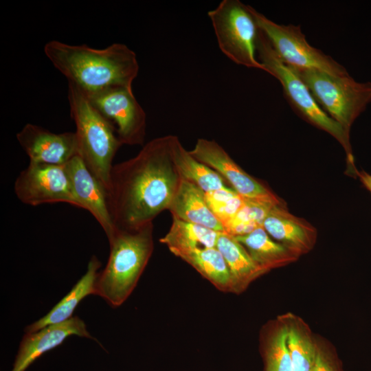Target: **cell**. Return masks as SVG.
Wrapping results in <instances>:
<instances>
[{"instance_id":"cell-12","label":"cell","mask_w":371,"mask_h":371,"mask_svg":"<svg viewBox=\"0 0 371 371\" xmlns=\"http://www.w3.org/2000/svg\"><path fill=\"white\" fill-rule=\"evenodd\" d=\"M16 139L30 163L65 166L79 155L75 132L55 133L29 123L17 133Z\"/></svg>"},{"instance_id":"cell-20","label":"cell","mask_w":371,"mask_h":371,"mask_svg":"<svg viewBox=\"0 0 371 371\" xmlns=\"http://www.w3.org/2000/svg\"><path fill=\"white\" fill-rule=\"evenodd\" d=\"M169 250L194 267L219 291L232 292L228 267L221 253L216 247Z\"/></svg>"},{"instance_id":"cell-17","label":"cell","mask_w":371,"mask_h":371,"mask_svg":"<svg viewBox=\"0 0 371 371\" xmlns=\"http://www.w3.org/2000/svg\"><path fill=\"white\" fill-rule=\"evenodd\" d=\"M168 210L173 218L225 233L222 223L212 212L205 200V192L185 179H181Z\"/></svg>"},{"instance_id":"cell-2","label":"cell","mask_w":371,"mask_h":371,"mask_svg":"<svg viewBox=\"0 0 371 371\" xmlns=\"http://www.w3.org/2000/svg\"><path fill=\"white\" fill-rule=\"evenodd\" d=\"M44 53L68 83L87 96L113 87L132 89L139 69L135 52L119 43L95 49L52 40Z\"/></svg>"},{"instance_id":"cell-8","label":"cell","mask_w":371,"mask_h":371,"mask_svg":"<svg viewBox=\"0 0 371 371\" xmlns=\"http://www.w3.org/2000/svg\"><path fill=\"white\" fill-rule=\"evenodd\" d=\"M260 30L269 40L280 59L287 65L314 69L335 76H348L346 69L331 56L311 45L300 25L278 24L252 7Z\"/></svg>"},{"instance_id":"cell-28","label":"cell","mask_w":371,"mask_h":371,"mask_svg":"<svg viewBox=\"0 0 371 371\" xmlns=\"http://www.w3.org/2000/svg\"><path fill=\"white\" fill-rule=\"evenodd\" d=\"M356 175L359 177L362 185L371 193V174L363 170H357Z\"/></svg>"},{"instance_id":"cell-26","label":"cell","mask_w":371,"mask_h":371,"mask_svg":"<svg viewBox=\"0 0 371 371\" xmlns=\"http://www.w3.org/2000/svg\"><path fill=\"white\" fill-rule=\"evenodd\" d=\"M205 197L223 226L238 212L244 201V198L232 188L205 193Z\"/></svg>"},{"instance_id":"cell-15","label":"cell","mask_w":371,"mask_h":371,"mask_svg":"<svg viewBox=\"0 0 371 371\" xmlns=\"http://www.w3.org/2000/svg\"><path fill=\"white\" fill-rule=\"evenodd\" d=\"M262 227L275 241L297 257L311 251L316 243V229L290 213L282 203L276 204L271 209Z\"/></svg>"},{"instance_id":"cell-7","label":"cell","mask_w":371,"mask_h":371,"mask_svg":"<svg viewBox=\"0 0 371 371\" xmlns=\"http://www.w3.org/2000/svg\"><path fill=\"white\" fill-rule=\"evenodd\" d=\"M207 16L223 54L237 65L265 71L257 58L260 28L251 6L239 0H223Z\"/></svg>"},{"instance_id":"cell-13","label":"cell","mask_w":371,"mask_h":371,"mask_svg":"<svg viewBox=\"0 0 371 371\" xmlns=\"http://www.w3.org/2000/svg\"><path fill=\"white\" fill-rule=\"evenodd\" d=\"M65 166L79 208L88 211L110 239L116 228L109 212L106 190L79 155Z\"/></svg>"},{"instance_id":"cell-16","label":"cell","mask_w":371,"mask_h":371,"mask_svg":"<svg viewBox=\"0 0 371 371\" xmlns=\"http://www.w3.org/2000/svg\"><path fill=\"white\" fill-rule=\"evenodd\" d=\"M100 267L101 263L98 258L93 256L88 263L86 273L70 291L45 316L27 326L24 329L25 333H33L48 325L63 322L72 317L74 310L85 297L89 295H96Z\"/></svg>"},{"instance_id":"cell-14","label":"cell","mask_w":371,"mask_h":371,"mask_svg":"<svg viewBox=\"0 0 371 371\" xmlns=\"http://www.w3.org/2000/svg\"><path fill=\"white\" fill-rule=\"evenodd\" d=\"M71 335L93 338L85 323L78 317L50 324L33 333H25L19 347L11 371H25L39 357L60 345Z\"/></svg>"},{"instance_id":"cell-22","label":"cell","mask_w":371,"mask_h":371,"mask_svg":"<svg viewBox=\"0 0 371 371\" xmlns=\"http://www.w3.org/2000/svg\"><path fill=\"white\" fill-rule=\"evenodd\" d=\"M172 158L181 178L194 184L205 193L229 188L216 171L194 158L177 136L172 145Z\"/></svg>"},{"instance_id":"cell-23","label":"cell","mask_w":371,"mask_h":371,"mask_svg":"<svg viewBox=\"0 0 371 371\" xmlns=\"http://www.w3.org/2000/svg\"><path fill=\"white\" fill-rule=\"evenodd\" d=\"M219 233L205 226L172 217L167 234L159 241L170 249L216 247Z\"/></svg>"},{"instance_id":"cell-25","label":"cell","mask_w":371,"mask_h":371,"mask_svg":"<svg viewBox=\"0 0 371 371\" xmlns=\"http://www.w3.org/2000/svg\"><path fill=\"white\" fill-rule=\"evenodd\" d=\"M279 203L282 202L244 198L243 203L238 212L223 225L225 233L235 237L253 232L262 226L271 209Z\"/></svg>"},{"instance_id":"cell-3","label":"cell","mask_w":371,"mask_h":371,"mask_svg":"<svg viewBox=\"0 0 371 371\" xmlns=\"http://www.w3.org/2000/svg\"><path fill=\"white\" fill-rule=\"evenodd\" d=\"M110 254L99 272L96 295L111 306L122 305L135 288L153 251V224L131 230L115 229Z\"/></svg>"},{"instance_id":"cell-9","label":"cell","mask_w":371,"mask_h":371,"mask_svg":"<svg viewBox=\"0 0 371 371\" xmlns=\"http://www.w3.org/2000/svg\"><path fill=\"white\" fill-rule=\"evenodd\" d=\"M14 191L26 205L65 203L79 207L65 166L30 162L16 177Z\"/></svg>"},{"instance_id":"cell-10","label":"cell","mask_w":371,"mask_h":371,"mask_svg":"<svg viewBox=\"0 0 371 371\" xmlns=\"http://www.w3.org/2000/svg\"><path fill=\"white\" fill-rule=\"evenodd\" d=\"M86 96L113 125L122 145L144 144L146 114L133 95L132 89L113 87Z\"/></svg>"},{"instance_id":"cell-11","label":"cell","mask_w":371,"mask_h":371,"mask_svg":"<svg viewBox=\"0 0 371 371\" xmlns=\"http://www.w3.org/2000/svg\"><path fill=\"white\" fill-rule=\"evenodd\" d=\"M189 152L216 171L243 198L280 201L265 185L243 170L216 141L199 138Z\"/></svg>"},{"instance_id":"cell-27","label":"cell","mask_w":371,"mask_h":371,"mask_svg":"<svg viewBox=\"0 0 371 371\" xmlns=\"http://www.w3.org/2000/svg\"><path fill=\"white\" fill-rule=\"evenodd\" d=\"M312 371H341L334 355L325 346L317 343V351Z\"/></svg>"},{"instance_id":"cell-4","label":"cell","mask_w":371,"mask_h":371,"mask_svg":"<svg viewBox=\"0 0 371 371\" xmlns=\"http://www.w3.org/2000/svg\"><path fill=\"white\" fill-rule=\"evenodd\" d=\"M67 99L70 115L76 125L79 156L107 192L113 161L122 144L113 125L70 83Z\"/></svg>"},{"instance_id":"cell-1","label":"cell","mask_w":371,"mask_h":371,"mask_svg":"<svg viewBox=\"0 0 371 371\" xmlns=\"http://www.w3.org/2000/svg\"><path fill=\"white\" fill-rule=\"evenodd\" d=\"M175 137L154 138L133 157L113 165L107 198L115 228L139 229L168 210L181 180L172 158Z\"/></svg>"},{"instance_id":"cell-24","label":"cell","mask_w":371,"mask_h":371,"mask_svg":"<svg viewBox=\"0 0 371 371\" xmlns=\"http://www.w3.org/2000/svg\"><path fill=\"white\" fill-rule=\"evenodd\" d=\"M286 339V328L280 317L263 328L260 341L265 371H293Z\"/></svg>"},{"instance_id":"cell-6","label":"cell","mask_w":371,"mask_h":371,"mask_svg":"<svg viewBox=\"0 0 371 371\" xmlns=\"http://www.w3.org/2000/svg\"><path fill=\"white\" fill-rule=\"evenodd\" d=\"M290 67L306 84L319 106L350 133L354 121L371 102V82H357L350 75L339 76Z\"/></svg>"},{"instance_id":"cell-19","label":"cell","mask_w":371,"mask_h":371,"mask_svg":"<svg viewBox=\"0 0 371 371\" xmlns=\"http://www.w3.org/2000/svg\"><path fill=\"white\" fill-rule=\"evenodd\" d=\"M246 249L254 262L267 273L296 261L299 257L272 239L262 226L234 237Z\"/></svg>"},{"instance_id":"cell-21","label":"cell","mask_w":371,"mask_h":371,"mask_svg":"<svg viewBox=\"0 0 371 371\" xmlns=\"http://www.w3.org/2000/svg\"><path fill=\"white\" fill-rule=\"evenodd\" d=\"M286 333V345L293 371H312L317 351L308 326L300 317L288 313L280 317Z\"/></svg>"},{"instance_id":"cell-5","label":"cell","mask_w":371,"mask_h":371,"mask_svg":"<svg viewBox=\"0 0 371 371\" xmlns=\"http://www.w3.org/2000/svg\"><path fill=\"white\" fill-rule=\"evenodd\" d=\"M256 55L265 71L280 82L284 96L293 110L303 119L335 138L346 150L350 167L355 168L350 133L319 106L303 80L280 59L260 28Z\"/></svg>"},{"instance_id":"cell-18","label":"cell","mask_w":371,"mask_h":371,"mask_svg":"<svg viewBox=\"0 0 371 371\" xmlns=\"http://www.w3.org/2000/svg\"><path fill=\"white\" fill-rule=\"evenodd\" d=\"M228 267L232 292L239 294L267 272L251 258L246 249L234 236L219 233L216 247Z\"/></svg>"}]
</instances>
